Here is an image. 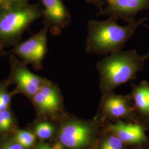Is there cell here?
<instances>
[{
    "instance_id": "6da1fadb",
    "label": "cell",
    "mask_w": 149,
    "mask_h": 149,
    "mask_svg": "<svg viewBox=\"0 0 149 149\" xmlns=\"http://www.w3.org/2000/svg\"><path fill=\"white\" fill-rule=\"evenodd\" d=\"M147 18H143L120 26L117 19L109 17L104 21L90 20L88 23V36L86 52L90 54L107 55L122 51L139 26Z\"/></svg>"
},
{
    "instance_id": "7a4b0ae2",
    "label": "cell",
    "mask_w": 149,
    "mask_h": 149,
    "mask_svg": "<svg viewBox=\"0 0 149 149\" xmlns=\"http://www.w3.org/2000/svg\"><path fill=\"white\" fill-rule=\"evenodd\" d=\"M144 55L140 56L135 50L120 51L107 55L96 64L101 80V87L106 91L134 79L137 73L144 69Z\"/></svg>"
},
{
    "instance_id": "3957f363",
    "label": "cell",
    "mask_w": 149,
    "mask_h": 149,
    "mask_svg": "<svg viewBox=\"0 0 149 149\" xmlns=\"http://www.w3.org/2000/svg\"><path fill=\"white\" fill-rule=\"evenodd\" d=\"M43 7L39 3L0 8V47H14L34 21L42 17Z\"/></svg>"
},
{
    "instance_id": "277c9868",
    "label": "cell",
    "mask_w": 149,
    "mask_h": 149,
    "mask_svg": "<svg viewBox=\"0 0 149 149\" xmlns=\"http://www.w3.org/2000/svg\"><path fill=\"white\" fill-rule=\"evenodd\" d=\"M10 74L8 79L12 84H16V89L12 92L14 95L22 93L30 100L48 81V79L34 74L31 72L22 60L12 54L10 56Z\"/></svg>"
},
{
    "instance_id": "5b68a950",
    "label": "cell",
    "mask_w": 149,
    "mask_h": 149,
    "mask_svg": "<svg viewBox=\"0 0 149 149\" xmlns=\"http://www.w3.org/2000/svg\"><path fill=\"white\" fill-rule=\"evenodd\" d=\"M48 31L49 27L44 26L37 34L14 46L10 53L18 56L24 64L32 65L34 69H42L43 61L48 52Z\"/></svg>"
},
{
    "instance_id": "8992f818",
    "label": "cell",
    "mask_w": 149,
    "mask_h": 149,
    "mask_svg": "<svg viewBox=\"0 0 149 149\" xmlns=\"http://www.w3.org/2000/svg\"><path fill=\"white\" fill-rule=\"evenodd\" d=\"M43 5V22L54 36L61 34L71 23V14L63 0H40Z\"/></svg>"
},
{
    "instance_id": "52a82bcc",
    "label": "cell",
    "mask_w": 149,
    "mask_h": 149,
    "mask_svg": "<svg viewBox=\"0 0 149 149\" xmlns=\"http://www.w3.org/2000/svg\"><path fill=\"white\" fill-rule=\"evenodd\" d=\"M105 8L99 11L97 16H107L122 19L130 23L135 21V17L139 12L149 10V0H107Z\"/></svg>"
},
{
    "instance_id": "ba28073f",
    "label": "cell",
    "mask_w": 149,
    "mask_h": 149,
    "mask_svg": "<svg viewBox=\"0 0 149 149\" xmlns=\"http://www.w3.org/2000/svg\"><path fill=\"white\" fill-rule=\"evenodd\" d=\"M41 114H53L62 107V97L58 87L48 80L31 100Z\"/></svg>"
},
{
    "instance_id": "9c48e42d",
    "label": "cell",
    "mask_w": 149,
    "mask_h": 149,
    "mask_svg": "<svg viewBox=\"0 0 149 149\" xmlns=\"http://www.w3.org/2000/svg\"><path fill=\"white\" fill-rule=\"evenodd\" d=\"M91 137L90 128L77 122L67 123L60 131V142L66 147L79 149L88 144Z\"/></svg>"
},
{
    "instance_id": "30bf717a",
    "label": "cell",
    "mask_w": 149,
    "mask_h": 149,
    "mask_svg": "<svg viewBox=\"0 0 149 149\" xmlns=\"http://www.w3.org/2000/svg\"><path fill=\"white\" fill-rule=\"evenodd\" d=\"M109 129L117 134L122 142L139 143L146 140L143 129L137 124H128L119 122L111 125Z\"/></svg>"
},
{
    "instance_id": "8fae6325",
    "label": "cell",
    "mask_w": 149,
    "mask_h": 149,
    "mask_svg": "<svg viewBox=\"0 0 149 149\" xmlns=\"http://www.w3.org/2000/svg\"><path fill=\"white\" fill-rule=\"evenodd\" d=\"M104 108L108 114L114 117H122L129 112L128 100L125 97L111 95L104 102Z\"/></svg>"
},
{
    "instance_id": "7c38bea8",
    "label": "cell",
    "mask_w": 149,
    "mask_h": 149,
    "mask_svg": "<svg viewBox=\"0 0 149 149\" xmlns=\"http://www.w3.org/2000/svg\"><path fill=\"white\" fill-rule=\"evenodd\" d=\"M133 97L135 104L143 113L149 114V85L146 81L134 87Z\"/></svg>"
},
{
    "instance_id": "4fadbf2b",
    "label": "cell",
    "mask_w": 149,
    "mask_h": 149,
    "mask_svg": "<svg viewBox=\"0 0 149 149\" xmlns=\"http://www.w3.org/2000/svg\"><path fill=\"white\" fill-rule=\"evenodd\" d=\"M11 84L8 78L0 82V112L10 108L11 98L14 94L9 92L7 88Z\"/></svg>"
},
{
    "instance_id": "5bb4252c",
    "label": "cell",
    "mask_w": 149,
    "mask_h": 149,
    "mask_svg": "<svg viewBox=\"0 0 149 149\" xmlns=\"http://www.w3.org/2000/svg\"><path fill=\"white\" fill-rule=\"evenodd\" d=\"M36 134L26 130L17 131L15 136V140L26 149L32 148L36 142Z\"/></svg>"
},
{
    "instance_id": "9a60e30c",
    "label": "cell",
    "mask_w": 149,
    "mask_h": 149,
    "mask_svg": "<svg viewBox=\"0 0 149 149\" xmlns=\"http://www.w3.org/2000/svg\"><path fill=\"white\" fill-rule=\"evenodd\" d=\"M14 125V118L10 108L0 112V133L8 132Z\"/></svg>"
},
{
    "instance_id": "2e32d148",
    "label": "cell",
    "mask_w": 149,
    "mask_h": 149,
    "mask_svg": "<svg viewBox=\"0 0 149 149\" xmlns=\"http://www.w3.org/2000/svg\"><path fill=\"white\" fill-rule=\"evenodd\" d=\"M53 133V125L48 122L40 123L35 128L36 135L41 139H47L50 138Z\"/></svg>"
},
{
    "instance_id": "e0dca14e",
    "label": "cell",
    "mask_w": 149,
    "mask_h": 149,
    "mask_svg": "<svg viewBox=\"0 0 149 149\" xmlns=\"http://www.w3.org/2000/svg\"><path fill=\"white\" fill-rule=\"evenodd\" d=\"M123 142L118 136L109 137L102 144L101 149H122Z\"/></svg>"
},
{
    "instance_id": "ac0fdd59",
    "label": "cell",
    "mask_w": 149,
    "mask_h": 149,
    "mask_svg": "<svg viewBox=\"0 0 149 149\" xmlns=\"http://www.w3.org/2000/svg\"><path fill=\"white\" fill-rule=\"evenodd\" d=\"M0 149H27L18 143L15 140L13 141H6L2 144Z\"/></svg>"
},
{
    "instance_id": "d6986e66",
    "label": "cell",
    "mask_w": 149,
    "mask_h": 149,
    "mask_svg": "<svg viewBox=\"0 0 149 149\" xmlns=\"http://www.w3.org/2000/svg\"><path fill=\"white\" fill-rule=\"evenodd\" d=\"M3 1L8 7L24 5H26L27 3H28L29 0H3Z\"/></svg>"
},
{
    "instance_id": "ffe728a7",
    "label": "cell",
    "mask_w": 149,
    "mask_h": 149,
    "mask_svg": "<svg viewBox=\"0 0 149 149\" xmlns=\"http://www.w3.org/2000/svg\"><path fill=\"white\" fill-rule=\"evenodd\" d=\"M86 2L88 3H92L97 8L101 11L103 9V6L104 5V2L103 0H85Z\"/></svg>"
},
{
    "instance_id": "44dd1931",
    "label": "cell",
    "mask_w": 149,
    "mask_h": 149,
    "mask_svg": "<svg viewBox=\"0 0 149 149\" xmlns=\"http://www.w3.org/2000/svg\"><path fill=\"white\" fill-rule=\"evenodd\" d=\"M37 149H52L51 146H49L48 145L43 143L38 144L37 147Z\"/></svg>"
},
{
    "instance_id": "7402d4cb",
    "label": "cell",
    "mask_w": 149,
    "mask_h": 149,
    "mask_svg": "<svg viewBox=\"0 0 149 149\" xmlns=\"http://www.w3.org/2000/svg\"><path fill=\"white\" fill-rule=\"evenodd\" d=\"M10 53V52H6L4 50V48L0 47V58L9 55Z\"/></svg>"
},
{
    "instance_id": "603a6c76",
    "label": "cell",
    "mask_w": 149,
    "mask_h": 149,
    "mask_svg": "<svg viewBox=\"0 0 149 149\" xmlns=\"http://www.w3.org/2000/svg\"><path fill=\"white\" fill-rule=\"evenodd\" d=\"M52 149H63V145L61 143H57L53 146H51Z\"/></svg>"
},
{
    "instance_id": "cb8c5ba5",
    "label": "cell",
    "mask_w": 149,
    "mask_h": 149,
    "mask_svg": "<svg viewBox=\"0 0 149 149\" xmlns=\"http://www.w3.org/2000/svg\"><path fill=\"white\" fill-rule=\"evenodd\" d=\"M4 7H8V6H7L3 0H0V8Z\"/></svg>"
},
{
    "instance_id": "d4e9b609",
    "label": "cell",
    "mask_w": 149,
    "mask_h": 149,
    "mask_svg": "<svg viewBox=\"0 0 149 149\" xmlns=\"http://www.w3.org/2000/svg\"><path fill=\"white\" fill-rule=\"evenodd\" d=\"M144 26H145V27H147L149 29V26H148V25H144ZM144 58H145V59H146V60L149 59V50L148 53L146 54H145V55H144Z\"/></svg>"
}]
</instances>
